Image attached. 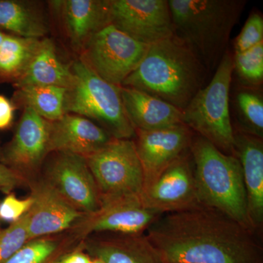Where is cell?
Returning <instances> with one entry per match:
<instances>
[{
    "label": "cell",
    "mask_w": 263,
    "mask_h": 263,
    "mask_svg": "<svg viewBox=\"0 0 263 263\" xmlns=\"http://www.w3.org/2000/svg\"><path fill=\"white\" fill-rule=\"evenodd\" d=\"M5 37V33L2 32L1 31H0V47H1L3 41H4Z\"/></svg>",
    "instance_id": "34"
},
{
    "label": "cell",
    "mask_w": 263,
    "mask_h": 263,
    "mask_svg": "<svg viewBox=\"0 0 263 263\" xmlns=\"http://www.w3.org/2000/svg\"><path fill=\"white\" fill-rule=\"evenodd\" d=\"M2 157H3V148L0 146V161L2 160Z\"/></svg>",
    "instance_id": "36"
},
{
    "label": "cell",
    "mask_w": 263,
    "mask_h": 263,
    "mask_svg": "<svg viewBox=\"0 0 263 263\" xmlns=\"http://www.w3.org/2000/svg\"><path fill=\"white\" fill-rule=\"evenodd\" d=\"M70 68L75 80L66 93L65 113L98 122L112 138H135L136 129L124 110L120 86L103 80L81 59Z\"/></svg>",
    "instance_id": "5"
},
{
    "label": "cell",
    "mask_w": 263,
    "mask_h": 263,
    "mask_svg": "<svg viewBox=\"0 0 263 263\" xmlns=\"http://www.w3.org/2000/svg\"><path fill=\"white\" fill-rule=\"evenodd\" d=\"M145 233L164 263H263L255 232L212 208L162 214Z\"/></svg>",
    "instance_id": "1"
},
{
    "label": "cell",
    "mask_w": 263,
    "mask_h": 263,
    "mask_svg": "<svg viewBox=\"0 0 263 263\" xmlns=\"http://www.w3.org/2000/svg\"><path fill=\"white\" fill-rule=\"evenodd\" d=\"M110 0L52 2L74 51L81 53L90 38L110 24Z\"/></svg>",
    "instance_id": "19"
},
{
    "label": "cell",
    "mask_w": 263,
    "mask_h": 263,
    "mask_svg": "<svg viewBox=\"0 0 263 263\" xmlns=\"http://www.w3.org/2000/svg\"><path fill=\"white\" fill-rule=\"evenodd\" d=\"M80 243L91 258L105 263H164L146 233H101Z\"/></svg>",
    "instance_id": "18"
},
{
    "label": "cell",
    "mask_w": 263,
    "mask_h": 263,
    "mask_svg": "<svg viewBox=\"0 0 263 263\" xmlns=\"http://www.w3.org/2000/svg\"><path fill=\"white\" fill-rule=\"evenodd\" d=\"M110 24L148 46L174 34L168 0H110Z\"/></svg>",
    "instance_id": "10"
},
{
    "label": "cell",
    "mask_w": 263,
    "mask_h": 263,
    "mask_svg": "<svg viewBox=\"0 0 263 263\" xmlns=\"http://www.w3.org/2000/svg\"><path fill=\"white\" fill-rule=\"evenodd\" d=\"M76 243L68 233L34 238L5 263H53L75 248Z\"/></svg>",
    "instance_id": "25"
},
{
    "label": "cell",
    "mask_w": 263,
    "mask_h": 263,
    "mask_svg": "<svg viewBox=\"0 0 263 263\" xmlns=\"http://www.w3.org/2000/svg\"><path fill=\"white\" fill-rule=\"evenodd\" d=\"M193 132L184 124L157 130H136L135 145L143 173V190L190 151Z\"/></svg>",
    "instance_id": "13"
},
{
    "label": "cell",
    "mask_w": 263,
    "mask_h": 263,
    "mask_svg": "<svg viewBox=\"0 0 263 263\" xmlns=\"http://www.w3.org/2000/svg\"><path fill=\"white\" fill-rule=\"evenodd\" d=\"M233 57L224 53L212 80L183 110V123L226 155H233L234 129L230 111Z\"/></svg>",
    "instance_id": "6"
},
{
    "label": "cell",
    "mask_w": 263,
    "mask_h": 263,
    "mask_svg": "<svg viewBox=\"0 0 263 263\" xmlns=\"http://www.w3.org/2000/svg\"><path fill=\"white\" fill-rule=\"evenodd\" d=\"M123 105L136 130L151 131L183 124L182 110L155 97L120 86Z\"/></svg>",
    "instance_id": "20"
},
{
    "label": "cell",
    "mask_w": 263,
    "mask_h": 263,
    "mask_svg": "<svg viewBox=\"0 0 263 263\" xmlns=\"http://www.w3.org/2000/svg\"><path fill=\"white\" fill-rule=\"evenodd\" d=\"M74 80L70 66L60 61L54 43L44 37L41 39L37 51L25 72L14 85L16 88L50 86L68 89L73 84Z\"/></svg>",
    "instance_id": "21"
},
{
    "label": "cell",
    "mask_w": 263,
    "mask_h": 263,
    "mask_svg": "<svg viewBox=\"0 0 263 263\" xmlns=\"http://www.w3.org/2000/svg\"><path fill=\"white\" fill-rule=\"evenodd\" d=\"M243 0H168L174 35L186 43L208 71L226 53Z\"/></svg>",
    "instance_id": "3"
},
{
    "label": "cell",
    "mask_w": 263,
    "mask_h": 263,
    "mask_svg": "<svg viewBox=\"0 0 263 263\" xmlns=\"http://www.w3.org/2000/svg\"><path fill=\"white\" fill-rule=\"evenodd\" d=\"M15 110L13 102L0 95V129H6L11 126L14 119Z\"/></svg>",
    "instance_id": "32"
},
{
    "label": "cell",
    "mask_w": 263,
    "mask_h": 263,
    "mask_svg": "<svg viewBox=\"0 0 263 263\" xmlns=\"http://www.w3.org/2000/svg\"><path fill=\"white\" fill-rule=\"evenodd\" d=\"M51 122L32 109L24 108L14 136L3 148L1 162L27 179L41 167L48 155Z\"/></svg>",
    "instance_id": "14"
},
{
    "label": "cell",
    "mask_w": 263,
    "mask_h": 263,
    "mask_svg": "<svg viewBox=\"0 0 263 263\" xmlns=\"http://www.w3.org/2000/svg\"><path fill=\"white\" fill-rule=\"evenodd\" d=\"M29 240L27 214L0 230V263L8 260Z\"/></svg>",
    "instance_id": "28"
},
{
    "label": "cell",
    "mask_w": 263,
    "mask_h": 263,
    "mask_svg": "<svg viewBox=\"0 0 263 263\" xmlns=\"http://www.w3.org/2000/svg\"><path fill=\"white\" fill-rule=\"evenodd\" d=\"M32 202L30 196L26 199H19L13 193L8 194L0 202V219L10 224L18 220L28 213Z\"/></svg>",
    "instance_id": "30"
},
{
    "label": "cell",
    "mask_w": 263,
    "mask_h": 263,
    "mask_svg": "<svg viewBox=\"0 0 263 263\" xmlns=\"http://www.w3.org/2000/svg\"><path fill=\"white\" fill-rule=\"evenodd\" d=\"M149 46L109 24L90 38L80 59L103 80L121 86L136 70Z\"/></svg>",
    "instance_id": "8"
},
{
    "label": "cell",
    "mask_w": 263,
    "mask_h": 263,
    "mask_svg": "<svg viewBox=\"0 0 263 263\" xmlns=\"http://www.w3.org/2000/svg\"><path fill=\"white\" fill-rule=\"evenodd\" d=\"M233 72L243 87L256 88L263 81V42L247 51L235 52Z\"/></svg>",
    "instance_id": "27"
},
{
    "label": "cell",
    "mask_w": 263,
    "mask_h": 263,
    "mask_svg": "<svg viewBox=\"0 0 263 263\" xmlns=\"http://www.w3.org/2000/svg\"><path fill=\"white\" fill-rule=\"evenodd\" d=\"M93 261L92 263H105L103 262V261L100 260V259H97V258H92Z\"/></svg>",
    "instance_id": "35"
},
{
    "label": "cell",
    "mask_w": 263,
    "mask_h": 263,
    "mask_svg": "<svg viewBox=\"0 0 263 263\" xmlns=\"http://www.w3.org/2000/svg\"><path fill=\"white\" fill-rule=\"evenodd\" d=\"M111 136L87 118L65 114L51 122L48 153H70L87 158L101 149Z\"/></svg>",
    "instance_id": "17"
},
{
    "label": "cell",
    "mask_w": 263,
    "mask_h": 263,
    "mask_svg": "<svg viewBox=\"0 0 263 263\" xmlns=\"http://www.w3.org/2000/svg\"><path fill=\"white\" fill-rule=\"evenodd\" d=\"M190 152L200 205L220 211L252 230L237 157L226 155L200 136L193 137Z\"/></svg>",
    "instance_id": "4"
},
{
    "label": "cell",
    "mask_w": 263,
    "mask_h": 263,
    "mask_svg": "<svg viewBox=\"0 0 263 263\" xmlns=\"http://www.w3.org/2000/svg\"><path fill=\"white\" fill-rule=\"evenodd\" d=\"M26 181L27 179L22 174L0 161V192L11 193Z\"/></svg>",
    "instance_id": "31"
},
{
    "label": "cell",
    "mask_w": 263,
    "mask_h": 263,
    "mask_svg": "<svg viewBox=\"0 0 263 263\" xmlns=\"http://www.w3.org/2000/svg\"><path fill=\"white\" fill-rule=\"evenodd\" d=\"M208 71L176 35L151 45L122 86L146 93L182 110L205 86Z\"/></svg>",
    "instance_id": "2"
},
{
    "label": "cell",
    "mask_w": 263,
    "mask_h": 263,
    "mask_svg": "<svg viewBox=\"0 0 263 263\" xmlns=\"http://www.w3.org/2000/svg\"><path fill=\"white\" fill-rule=\"evenodd\" d=\"M235 111L240 130L257 138L263 137V99L253 88L243 87L235 95Z\"/></svg>",
    "instance_id": "26"
},
{
    "label": "cell",
    "mask_w": 263,
    "mask_h": 263,
    "mask_svg": "<svg viewBox=\"0 0 263 263\" xmlns=\"http://www.w3.org/2000/svg\"><path fill=\"white\" fill-rule=\"evenodd\" d=\"M67 89L50 86H25L17 88L13 103L32 109L49 122L61 119L65 113ZM16 108V107H15Z\"/></svg>",
    "instance_id": "23"
},
{
    "label": "cell",
    "mask_w": 263,
    "mask_h": 263,
    "mask_svg": "<svg viewBox=\"0 0 263 263\" xmlns=\"http://www.w3.org/2000/svg\"><path fill=\"white\" fill-rule=\"evenodd\" d=\"M29 186L33 202L27 214L29 240L68 232L85 215L44 179Z\"/></svg>",
    "instance_id": "15"
},
{
    "label": "cell",
    "mask_w": 263,
    "mask_h": 263,
    "mask_svg": "<svg viewBox=\"0 0 263 263\" xmlns=\"http://www.w3.org/2000/svg\"><path fill=\"white\" fill-rule=\"evenodd\" d=\"M146 207L162 214L182 212L200 206L190 152L170 164L143 192Z\"/></svg>",
    "instance_id": "11"
},
{
    "label": "cell",
    "mask_w": 263,
    "mask_h": 263,
    "mask_svg": "<svg viewBox=\"0 0 263 263\" xmlns=\"http://www.w3.org/2000/svg\"><path fill=\"white\" fill-rule=\"evenodd\" d=\"M65 200L86 215L100 206V195L86 158L57 153L43 179Z\"/></svg>",
    "instance_id": "12"
},
{
    "label": "cell",
    "mask_w": 263,
    "mask_h": 263,
    "mask_svg": "<svg viewBox=\"0 0 263 263\" xmlns=\"http://www.w3.org/2000/svg\"><path fill=\"white\" fill-rule=\"evenodd\" d=\"M0 28L18 37L42 39L49 32L46 17L36 3L0 0Z\"/></svg>",
    "instance_id": "22"
},
{
    "label": "cell",
    "mask_w": 263,
    "mask_h": 263,
    "mask_svg": "<svg viewBox=\"0 0 263 263\" xmlns=\"http://www.w3.org/2000/svg\"><path fill=\"white\" fill-rule=\"evenodd\" d=\"M233 155L241 167L249 226L256 232L263 224L262 138L234 132Z\"/></svg>",
    "instance_id": "16"
},
{
    "label": "cell",
    "mask_w": 263,
    "mask_h": 263,
    "mask_svg": "<svg viewBox=\"0 0 263 263\" xmlns=\"http://www.w3.org/2000/svg\"><path fill=\"white\" fill-rule=\"evenodd\" d=\"M86 160L96 183L100 200L141 196L143 173L134 140L112 138Z\"/></svg>",
    "instance_id": "7"
},
{
    "label": "cell",
    "mask_w": 263,
    "mask_h": 263,
    "mask_svg": "<svg viewBox=\"0 0 263 263\" xmlns=\"http://www.w3.org/2000/svg\"><path fill=\"white\" fill-rule=\"evenodd\" d=\"M263 42V18L257 13H252L235 39V52L247 51Z\"/></svg>",
    "instance_id": "29"
},
{
    "label": "cell",
    "mask_w": 263,
    "mask_h": 263,
    "mask_svg": "<svg viewBox=\"0 0 263 263\" xmlns=\"http://www.w3.org/2000/svg\"><path fill=\"white\" fill-rule=\"evenodd\" d=\"M41 41L37 38L5 34L0 47V82L15 84L20 79L35 55Z\"/></svg>",
    "instance_id": "24"
},
{
    "label": "cell",
    "mask_w": 263,
    "mask_h": 263,
    "mask_svg": "<svg viewBox=\"0 0 263 263\" xmlns=\"http://www.w3.org/2000/svg\"><path fill=\"white\" fill-rule=\"evenodd\" d=\"M93 259L85 252L81 243L53 263H92Z\"/></svg>",
    "instance_id": "33"
},
{
    "label": "cell",
    "mask_w": 263,
    "mask_h": 263,
    "mask_svg": "<svg viewBox=\"0 0 263 263\" xmlns=\"http://www.w3.org/2000/svg\"><path fill=\"white\" fill-rule=\"evenodd\" d=\"M98 210L83 216L68 232L78 243L101 233L141 234L162 214L144 205L141 196L102 198Z\"/></svg>",
    "instance_id": "9"
}]
</instances>
